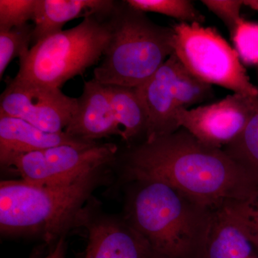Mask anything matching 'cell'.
Wrapping results in <instances>:
<instances>
[{
  "instance_id": "obj_1",
  "label": "cell",
  "mask_w": 258,
  "mask_h": 258,
  "mask_svg": "<svg viewBox=\"0 0 258 258\" xmlns=\"http://www.w3.org/2000/svg\"><path fill=\"white\" fill-rule=\"evenodd\" d=\"M123 175L129 182L165 183L212 210L248 200L258 191L222 149L205 145L182 128L132 148L125 155Z\"/></svg>"
},
{
  "instance_id": "obj_2",
  "label": "cell",
  "mask_w": 258,
  "mask_h": 258,
  "mask_svg": "<svg viewBox=\"0 0 258 258\" xmlns=\"http://www.w3.org/2000/svg\"><path fill=\"white\" fill-rule=\"evenodd\" d=\"M110 166L96 168L58 184L3 180L1 235L37 239L55 244L75 227H81L93 192L108 181Z\"/></svg>"
},
{
  "instance_id": "obj_3",
  "label": "cell",
  "mask_w": 258,
  "mask_h": 258,
  "mask_svg": "<svg viewBox=\"0 0 258 258\" xmlns=\"http://www.w3.org/2000/svg\"><path fill=\"white\" fill-rule=\"evenodd\" d=\"M211 213L165 183L140 180L131 181L123 217L157 257L195 258Z\"/></svg>"
},
{
  "instance_id": "obj_4",
  "label": "cell",
  "mask_w": 258,
  "mask_h": 258,
  "mask_svg": "<svg viewBox=\"0 0 258 258\" xmlns=\"http://www.w3.org/2000/svg\"><path fill=\"white\" fill-rule=\"evenodd\" d=\"M109 43L93 79L105 86L138 88L174 52V30L154 23L126 2L117 3L108 17Z\"/></svg>"
},
{
  "instance_id": "obj_5",
  "label": "cell",
  "mask_w": 258,
  "mask_h": 258,
  "mask_svg": "<svg viewBox=\"0 0 258 258\" xmlns=\"http://www.w3.org/2000/svg\"><path fill=\"white\" fill-rule=\"evenodd\" d=\"M108 17L85 18L74 28L34 44L19 58L15 79L61 88L69 80L81 76L99 62L109 43L111 28Z\"/></svg>"
},
{
  "instance_id": "obj_6",
  "label": "cell",
  "mask_w": 258,
  "mask_h": 258,
  "mask_svg": "<svg viewBox=\"0 0 258 258\" xmlns=\"http://www.w3.org/2000/svg\"><path fill=\"white\" fill-rule=\"evenodd\" d=\"M174 52L194 76L234 93L257 96L258 88L247 76L235 49L213 28L199 23H176Z\"/></svg>"
},
{
  "instance_id": "obj_7",
  "label": "cell",
  "mask_w": 258,
  "mask_h": 258,
  "mask_svg": "<svg viewBox=\"0 0 258 258\" xmlns=\"http://www.w3.org/2000/svg\"><path fill=\"white\" fill-rule=\"evenodd\" d=\"M137 88L147 111V142L177 132L180 127L176 113L189 109L213 95L212 86L194 76L174 53Z\"/></svg>"
},
{
  "instance_id": "obj_8",
  "label": "cell",
  "mask_w": 258,
  "mask_h": 258,
  "mask_svg": "<svg viewBox=\"0 0 258 258\" xmlns=\"http://www.w3.org/2000/svg\"><path fill=\"white\" fill-rule=\"evenodd\" d=\"M117 153L118 147L111 143L64 144L17 156L3 169H13L21 179L32 184H58L96 168L111 165Z\"/></svg>"
},
{
  "instance_id": "obj_9",
  "label": "cell",
  "mask_w": 258,
  "mask_h": 258,
  "mask_svg": "<svg viewBox=\"0 0 258 258\" xmlns=\"http://www.w3.org/2000/svg\"><path fill=\"white\" fill-rule=\"evenodd\" d=\"M78 98L60 88L10 79L0 98V115L14 117L45 132L66 130L77 110Z\"/></svg>"
},
{
  "instance_id": "obj_10",
  "label": "cell",
  "mask_w": 258,
  "mask_h": 258,
  "mask_svg": "<svg viewBox=\"0 0 258 258\" xmlns=\"http://www.w3.org/2000/svg\"><path fill=\"white\" fill-rule=\"evenodd\" d=\"M257 103L258 95L233 93L211 104L179 110L176 120L202 143L222 150L240 135Z\"/></svg>"
},
{
  "instance_id": "obj_11",
  "label": "cell",
  "mask_w": 258,
  "mask_h": 258,
  "mask_svg": "<svg viewBox=\"0 0 258 258\" xmlns=\"http://www.w3.org/2000/svg\"><path fill=\"white\" fill-rule=\"evenodd\" d=\"M88 203L82 225L88 243L83 258H159L124 217L96 211Z\"/></svg>"
},
{
  "instance_id": "obj_12",
  "label": "cell",
  "mask_w": 258,
  "mask_h": 258,
  "mask_svg": "<svg viewBox=\"0 0 258 258\" xmlns=\"http://www.w3.org/2000/svg\"><path fill=\"white\" fill-rule=\"evenodd\" d=\"M64 132L88 142L111 136L123 139V131L115 120L105 85L93 79L85 81L77 110Z\"/></svg>"
},
{
  "instance_id": "obj_13",
  "label": "cell",
  "mask_w": 258,
  "mask_h": 258,
  "mask_svg": "<svg viewBox=\"0 0 258 258\" xmlns=\"http://www.w3.org/2000/svg\"><path fill=\"white\" fill-rule=\"evenodd\" d=\"M195 258H258V249L230 206L212 210L208 231Z\"/></svg>"
},
{
  "instance_id": "obj_14",
  "label": "cell",
  "mask_w": 258,
  "mask_h": 258,
  "mask_svg": "<svg viewBox=\"0 0 258 258\" xmlns=\"http://www.w3.org/2000/svg\"><path fill=\"white\" fill-rule=\"evenodd\" d=\"M88 142L75 138L66 132H45L28 122L14 117L0 115V164L4 168L13 158L21 154L50 148L74 144L83 145Z\"/></svg>"
},
{
  "instance_id": "obj_15",
  "label": "cell",
  "mask_w": 258,
  "mask_h": 258,
  "mask_svg": "<svg viewBox=\"0 0 258 258\" xmlns=\"http://www.w3.org/2000/svg\"><path fill=\"white\" fill-rule=\"evenodd\" d=\"M116 5L111 0H37L32 43L61 31L75 19L108 18Z\"/></svg>"
},
{
  "instance_id": "obj_16",
  "label": "cell",
  "mask_w": 258,
  "mask_h": 258,
  "mask_svg": "<svg viewBox=\"0 0 258 258\" xmlns=\"http://www.w3.org/2000/svg\"><path fill=\"white\" fill-rule=\"evenodd\" d=\"M115 120L123 131V140L130 142L146 136L148 115L137 88L105 86Z\"/></svg>"
},
{
  "instance_id": "obj_17",
  "label": "cell",
  "mask_w": 258,
  "mask_h": 258,
  "mask_svg": "<svg viewBox=\"0 0 258 258\" xmlns=\"http://www.w3.org/2000/svg\"><path fill=\"white\" fill-rule=\"evenodd\" d=\"M222 151L258 189V103L240 135Z\"/></svg>"
},
{
  "instance_id": "obj_18",
  "label": "cell",
  "mask_w": 258,
  "mask_h": 258,
  "mask_svg": "<svg viewBox=\"0 0 258 258\" xmlns=\"http://www.w3.org/2000/svg\"><path fill=\"white\" fill-rule=\"evenodd\" d=\"M134 9L155 13L179 20L180 23L203 24L205 17L189 0H126Z\"/></svg>"
},
{
  "instance_id": "obj_19",
  "label": "cell",
  "mask_w": 258,
  "mask_h": 258,
  "mask_svg": "<svg viewBox=\"0 0 258 258\" xmlns=\"http://www.w3.org/2000/svg\"><path fill=\"white\" fill-rule=\"evenodd\" d=\"M34 25L26 24L8 30L0 31V78L15 57L29 50L32 42Z\"/></svg>"
},
{
  "instance_id": "obj_20",
  "label": "cell",
  "mask_w": 258,
  "mask_h": 258,
  "mask_svg": "<svg viewBox=\"0 0 258 258\" xmlns=\"http://www.w3.org/2000/svg\"><path fill=\"white\" fill-rule=\"evenodd\" d=\"M231 37L241 61L258 64V24L242 18Z\"/></svg>"
},
{
  "instance_id": "obj_21",
  "label": "cell",
  "mask_w": 258,
  "mask_h": 258,
  "mask_svg": "<svg viewBox=\"0 0 258 258\" xmlns=\"http://www.w3.org/2000/svg\"><path fill=\"white\" fill-rule=\"evenodd\" d=\"M37 0H0V31L33 21Z\"/></svg>"
},
{
  "instance_id": "obj_22",
  "label": "cell",
  "mask_w": 258,
  "mask_h": 258,
  "mask_svg": "<svg viewBox=\"0 0 258 258\" xmlns=\"http://www.w3.org/2000/svg\"><path fill=\"white\" fill-rule=\"evenodd\" d=\"M230 206L258 249V191L248 200L231 203Z\"/></svg>"
},
{
  "instance_id": "obj_23",
  "label": "cell",
  "mask_w": 258,
  "mask_h": 258,
  "mask_svg": "<svg viewBox=\"0 0 258 258\" xmlns=\"http://www.w3.org/2000/svg\"><path fill=\"white\" fill-rule=\"evenodd\" d=\"M202 3L225 23L232 35L242 19L240 11L244 0H203Z\"/></svg>"
},
{
  "instance_id": "obj_24",
  "label": "cell",
  "mask_w": 258,
  "mask_h": 258,
  "mask_svg": "<svg viewBox=\"0 0 258 258\" xmlns=\"http://www.w3.org/2000/svg\"><path fill=\"white\" fill-rule=\"evenodd\" d=\"M67 248L68 244L66 240V237H62L54 244L49 253L42 258H66ZM30 258L40 257L37 254V255H32Z\"/></svg>"
},
{
  "instance_id": "obj_25",
  "label": "cell",
  "mask_w": 258,
  "mask_h": 258,
  "mask_svg": "<svg viewBox=\"0 0 258 258\" xmlns=\"http://www.w3.org/2000/svg\"><path fill=\"white\" fill-rule=\"evenodd\" d=\"M244 5L258 13V0H244Z\"/></svg>"
}]
</instances>
